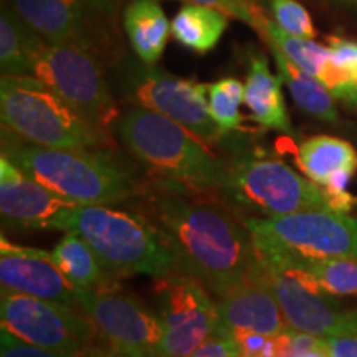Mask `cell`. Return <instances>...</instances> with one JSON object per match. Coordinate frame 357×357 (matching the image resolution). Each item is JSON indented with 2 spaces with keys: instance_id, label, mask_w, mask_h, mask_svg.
<instances>
[{
  "instance_id": "cell-1",
  "label": "cell",
  "mask_w": 357,
  "mask_h": 357,
  "mask_svg": "<svg viewBox=\"0 0 357 357\" xmlns=\"http://www.w3.org/2000/svg\"><path fill=\"white\" fill-rule=\"evenodd\" d=\"M136 200L137 215L166 245L177 271L202 281L215 298L255 273L258 253L247 222L222 194L151 178Z\"/></svg>"
},
{
  "instance_id": "cell-28",
  "label": "cell",
  "mask_w": 357,
  "mask_h": 357,
  "mask_svg": "<svg viewBox=\"0 0 357 357\" xmlns=\"http://www.w3.org/2000/svg\"><path fill=\"white\" fill-rule=\"evenodd\" d=\"M275 22L288 33L312 40L318 35L310 13L296 0H270Z\"/></svg>"
},
{
  "instance_id": "cell-7",
  "label": "cell",
  "mask_w": 357,
  "mask_h": 357,
  "mask_svg": "<svg viewBox=\"0 0 357 357\" xmlns=\"http://www.w3.org/2000/svg\"><path fill=\"white\" fill-rule=\"evenodd\" d=\"M32 75L91 126L109 136L121 114L100 53L79 43L43 40L35 53Z\"/></svg>"
},
{
  "instance_id": "cell-3",
  "label": "cell",
  "mask_w": 357,
  "mask_h": 357,
  "mask_svg": "<svg viewBox=\"0 0 357 357\" xmlns=\"http://www.w3.org/2000/svg\"><path fill=\"white\" fill-rule=\"evenodd\" d=\"M114 131L153 178L217 194L227 187L229 160L213 153L197 134L158 111L132 106L119 116Z\"/></svg>"
},
{
  "instance_id": "cell-10",
  "label": "cell",
  "mask_w": 357,
  "mask_h": 357,
  "mask_svg": "<svg viewBox=\"0 0 357 357\" xmlns=\"http://www.w3.org/2000/svg\"><path fill=\"white\" fill-rule=\"evenodd\" d=\"M0 328L20 341L73 356L96 351L95 324L77 306L2 289Z\"/></svg>"
},
{
  "instance_id": "cell-15",
  "label": "cell",
  "mask_w": 357,
  "mask_h": 357,
  "mask_svg": "<svg viewBox=\"0 0 357 357\" xmlns=\"http://www.w3.org/2000/svg\"><path fill=\"white\" fill-rule=\"evenodd\" d=\"M77 202L61 197L29 176L10 159L0 158V215L3 229L53 230V223Z\"/></svg>"
},
{
  "instance_id": "cell-33",
  "label": "cell",
  "mask_w": 357,
  "mask_h": 357,
  "mask_svg": "<svg viewBox=\"0 0 357 357\" xmlns=\"http://www.w3.org/2000/svg\"><path fill=\"white\" fill-rule=\"evenodd\" d=\"M323 347L328 357H357V334L323 337Z\"/></svg>"
},
{
  "instance_id": "cell-37",
  "label": "cell",
  "mask_w": 357,
  "mask_h": 357,
  "mask_svg": "<svg viewBox=\"0 0 357 357\" xmlns=\"http://www.w3.org/2000/svg\"><path fill=\"white\" fill-rule=\"evenodd\" d=\"M337 2L347 3V6H352V7H357V0H337Z\"/></svg>"
},
{
  "instance_id": "cell-29",
  "label": "cell",
  "mask_w": 357,
  "mask_h": 357,
  "mask_svg": "<svg viewBox=\"0 0 357 357\" xmlns=\"http://www.w3.org/2000/svg\"><path fill=\"white\" fill-rule=\"evenodd\" d=\"M190 3H202V6L215 7L227 15L247 22L250 26L260 32L261 22L265 19L255 0H189Z\"/></svg>"
},
{
  "instance_id": "cell-16",
  "label": "cell",
  "mask_w": 357,
  "mask_h": 357,
  "mask_svg": "<svg viewBox=\"0 0 357 357\" xmlns=\"http://www.w3.org/2000/svg\"><path fill=\"white\" fill-rule=\"evenodd\" d=\"M0 284L7 291L78 307V287L63 275L45 250L22 247L0 236Z\"/></svg>"
},
{
  "instance_id": "cell-5",
  "label": "cell",
  "mask_w": 357,
  "mask_h": 357,
  "mask_svg": "<svg viewBox=\"0 0 357 357\" xmlns=\"http://www.w3.org/2000/svg\"><path fill=\"white\" fill-rule=\"evenodd\" d=\"M0 118L3 128L38 146L105 149L113 144L111 136L91 126L33 75H2Z\"/></svg>"
},
{
  "instance_id": "cell-26",
  "label": "cell",
  "mask_w": 357,
  "mask_h": 357,
  "mask_svg": "<svg viewBox=\"0 0 357 357\" xmlns=\"http://www.w3.org/2000/svg\"><path fill=\"white\" fill-rule=\"evenodd\" d=\"M280 263L306 270L314 276L319 287L333 296H357V258L334 257Z\"/></svg>"
},
{
  "instance_id": "cell-9",
  "label": "cell",
  "mask_w": 357,
  "mask_h": 357,
  "mask_svg": "<svg viewBox=\"0 0 357 357\" xmlns=\"http://www.w3.org/2000/svg\"><path fill=\"white\" fill-rule=\"evenodd\" d=\"M227 160L229 181L222 195L231 205L263 217L331 208L323 187L294 172L283 160L257 153H240Z\"/></svg>"
},
{
  "instance_id": "cell-23",
  "label": "cell",
  "mask_w": 357,
  "mask_h": 357,
  "mask_svg": "<svg viewBox=\"0 0 357 357\" xmlns=\"http://www.w3.org/2000/svg\"><path fill=\"white\" fill-rule=\"evenodd\" d=\"M270 50L280 77L287 83L298 108L323 123L339 124V114L333 101L334 96L329 89L318 78L289 61L275 45L270 43Z\"/></svg>"
},
{
  "instance_id": "cell-18",
  "label": "cell",
  "mask_w": 357,
  "mask_h": 357,
  "mask_svg": "<svg viewBox=\"0 0 357 357\" xmlns=\"http://www.w3.org/2000/svg\"><path fill=\"white\" fill-rule=\"evenodd\" d=\"M281 77H275L270 71L266 56L253 55L250 58L243 102L260 126L288 134L293 128L281 91Z\"/></svg>"
},
{
  "instance_id": "cell-24",
  "label": "cell",
  "mask_w": 357,
  "mask_h": 357,
  "mask_svg": "<svg viewBox=\"0 0 357 357\" xmlns=\"http://www.w3.org/2000/svg\"><path fill=\"white\" fill-rule=\"evenodd\" d=\"M227 25H229L227 13L218 8L202 3H189L174 17L171 33L185 48L204 55L220 42Z\"/></svg>"
},
{
  "instance_id": "cell-4",
  "label": "cell",
  "mask_w": 357,
  "mask_h": 357,
  "mask_svg": "<svg viewBox=\"0 0 357 357\" xmlns=\"http://www.w3.org/2000/svg\"><path fill=\"white\" fill-rule=\"evenodd\" d=\"M53 230L73 231L86 240L116 278L129 275L158 278L177 271L171 252L144 218L109 205H75L56 218Z\"/></svg>"
},
{
  "instance_id": "cell-13",
  "label": "cell",
  "mask_w": 357,
  "mask_h": 357,
  "mask_svg": "<svg viewBox=\"0 0 357 357\" xmlns=\"http://www.w3.org/2000/svg\"><path fill=\"white\" fill-rule=\"evenodd\" d=\"M77 298L78 307L91 319L109 349L141 351L155 357L164 333L158 312L121 291L118 283L96 289L78 288Z\"/></svg>"
},
{
  "instance_id": "cell-30",
  "label": "cell",
  "mask_w": 357,
  "mask_h": 357,
  "mask_svg": "<svg viewBox=\"0 0 357 357\" xmlns=\"http://www.w3.org/2000/svg\"><path fill=\"white\" fill-rule=\"evenodd\" d=\"M190 357H240V352L235 337L218 321L211 336L192 352Z\"/></svg>"
},
{
  "instance_id": "cell-14",
  "label": "cell",
  "mask_w": 357,
  "mask_h": 357,
  "mask_svg": "<svg viewBox=\"0 0 357 357\" xmlns=\"http://www.w3.org/2000/svg\"><path fill=\"white\" fill-rule=\"evenodd\" d=\"M48 42H71L96 53L111 47L114 0H7Z\"/></svg>"
},
{
  "instance_id": "cell-12",
  "label": "cell",
  "mask_w": 357,
  "mask_h": 357,
  "mask_svg": "<svg viewBox=\"0 0 357 357\" xmlns=\"http://www.w3.org/2000/svg\"><path fill=\"white\" fill-rule=\"evenodd\" d=\"M154 293L164 329L155 357H190L215 329L217 301L202 281L182 271L158 276Z\"/></svg>"
},
{
  "instance_id": "cell-32",
  "label": "cell",
  "mask_w": 357,
  "mask_h": 357,
  "mask_svg": "<svg viewBox=\"0 0 357 357\" xmlns=\"http://www.w3.org/2000/svg\"><path fill=\"white\" fill-rule=\"evenodd\" d=\"M329 52H331L333 63L339 68L351 71L357 75V43L352 40H346L341 37L329 38Z\"/></svg>"
},
{
  "instance_id": "cell-31",
  "label": "cell",
  "mask_w": 357,
  "mask_h": 357,
  "mask_svg": "<svg viewBox=\"0 0 357 357\" xmlns=\"http://www.w3.org/2000/svg\"><path fill=\"white\" fill-rule=\"evenodd\" d=\"M0 357H84V356H73L65 354V352H56L43 347L32 346L29 342L20 341L10 333L0 331Z\"/></svg>"
},
{
  "instance_id": "cell-6",
  "label": "cell",
  "mask_w": 357,
  "mask_h": 357,
  "mask_svg": "<svg viewBox=\"0 0 357 357\" xmlns=\"http://www.w3.org/2000/svg\"><path fill=\"white\" fill-rule=\"evenodd\" d=\"M258 257L273 261L357 258V218L333 208L245 217Z\"/></svg>"
},
{
  "instance_id": "cell-20",
  "label": "cell",
  "mask_w": 357,
  "mask_h": 357,
  "mask_svg": "<svg viewBox=\"0 0 357 357\" xmlns=\"http://www.w3.org/2000/svg\"><path fill=\"white\" fill-rule=\"evenodd\" d=\"M43 37L8 3L0 10V70L7 77L32 75L35 53Z\"/></svg>"
},
{
  "instance_id": "cell-34",
  "label": "cell",
  "mask_w": 357,
  "mask_h": 357,
  "mask_svg": "<svg viewBox=\"0 0 357 357\" xmlns=\"http://www.w3.org/2000/svg\"><path fill=\"white\" fill-rule=\"evenodd\" d=\"M288 357H328V354H326V351L323 347V337H321L319 346L314 347V349H310L306 352H300V354H289Z\"/></svg>"
},
{
  "instance_id": "cell-25",
  "label": "cell",
  "mask_w": 357,
  "mask_h": 357,
  "mask_svg": "<svg viewBox=\"0 0 357 357\" xmlns=\"http://www.w3.org/2000/svg\"><path fill=\"white\" fill-rule=\"evenodd\" d=\"M260 32L266 42L275 45L289 61H293L294 65L316 78H319V75L323 73L324 66L331 56L329 47H323V45L316 43L314 40L288 33L287 30L281 29L275 20H270L268 17L261 22Z\"/></svg>"
},
{
  "instance_id": "cell-2",
  "label": "cell",
  "mask_w": 357,
  "mask_h": 357,
  "mask_svg": "<svg viewBox=\"0 0 357 357\" xmlns=\"http://www.w3.org/2000/svg\"><path fill=\"white\" fill-rule=\"evenodd\" d=\"M2 155L71 202L111 205L136 199L144 182L109 149H61L29 142L2 126Z\"/></svg>"
},
{
  "instance_id": "cell-17",
  "label": "cell",
  "mask_w": 357,
  "mask_h": 357,
  "mask_svg": "<svg viewBox=\"0 0 357 357\" xmlns=\"http://www.w3.org/2000/svg\"><path fill=\"white\" fill-rule=\"evenodd\" d=\"M217 307L218 321L234 337L243 334L275 336L289 329L273 293L255 276L217 298Z\"/></svg>"
},
{
  "instance_id": "cell-22",
  "label": "cell",
  "mask_w": 357,
  "mask_h": 357,
  "mask_svg": "<svg viewBox=\"0 0 357 357\" xmlns=\"http://www.w3.org/2000/svg\"><path fill=\"white\" fill-rule=\"evenodd\" d=\"M296 162L310 181L324 187L337 172H357V151L339 137L314 136L298 147Z\"/></svg>"
},
{
  "instance_id": "cell-11",
  "label": "cell",
  "mask_w": 357,
  "mask_h": 357,
  "mask_svg": "<svg viewBox=\"0 0 357 357\" xmlns=\"http://www.w3.org/2000/svg\"><path fill=\"white\" fill-rule=\"evenodd\" d=\"M278 301L288 326L318 337L357 334V310H342L303 268L258 257L255 273Z\"/></svg>"
},
{
  "instance_id": "cell-36",
  "label": "cell",
  "mask_w": 357,
  "mask_h": 357,
  "mask_svg": "<svg viewBox=\"0 0 357 357\" xmlns=\"http://www.w3.org/2000/svg\"><path fill=\"white\" fill-rule=\"evenodd\" d=\"M84 357H111V356H109V351L96 349V351H91L89 354H86Z\"/></svg>"
},
{
  "instance_id": "cell-8",
  "label": "cell",
  "mask_w": 357,
  "mask_h": 357,
  "mask_svg": "<svg viewBox=\"0 0 357 357\" xmlns=\"http://www.w3.org/2000/svg\"><path fill=\"white\" fill-rule=\"evenodd\" d=\"M113 91L129 105L167 116L208 144H218L229 134L208 111V84L174 77L154 65L123 56L114 65Z\"/></svg>"
},
{
  "instance_id": "cell-19",
  "label": "cell",
  "mask_w": 357,
  "mask_h": 357,
  "mask_svg": "<svg viewBox=\"0 0 357 357\" xmlns=\"http://www.w3.org/2000/svg\"><path fill=\"white\" fill-rule=\"evenodd\" d=\"M123 26L136 56L147 65H155L169 40L166 13L158 0H132L124 8Z\"/></svg>"
},
{
  "instance_id": "cell-27",
  "label": "cell",
  "mask_w": 357,
  "mask_h": 357,
  "mask_svg": "<svg viewBox=\"0 0 357 357\" xmlns=\"http://www.w3.org/2000/svg\"><path fill=\"white\" fill-rule=\"evenodd\" d=\"M245 101V86L236 78H223L208 84V111L225 132L242 128L240 105Z\"/></svg>"
},
{
  "instance_id": "cell-35",
  "label": "cell",
  "mask_w": 357,
  "mask_h": 357,
  "mask_svg": "<svg viewBox=\"0 0 357 357\" xmlns=\"http://www.w3.org/2000/svg\"><path fill=\"white\" fill-rule=\"evenodd\" d=\"M111 357H153L141 351H126V349H108Z\"/></svg>"
},
{
  "instance_id": "cell-21",
  "label": "cell",
  "mask_w": 357,
  "mask_h": 357,
  "mask_svg": "<svg viewBox=\"0 0 357 357\" xmlns=\"http://www.w3.org/2000/svg\"><path fill=\"white\" fill-rule=\"evenodd\" d=\"M50 253L56 266L75 287L96 289L118 283V278L102 265L86 240L73 231H65L63 238Z\"/></svg>"
}]
</instances>
